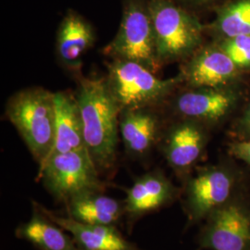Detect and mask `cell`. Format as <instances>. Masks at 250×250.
Segmentation results:
<instances>
[{"mask_svg":"<svg viewBox=\"0 0 250 250\" xmlns=\"http://www.w3.org/2000/svg\"><path fill=\"white\" fill-rule=\"evenodd\" d=\"M75 98L86 150L99 173L107 172L116 163L122 110L104 78H83Z\"/></svg>","mask_w":250,"mask_h":250,"instance_id":"1","label":"cell"},{"mask_svg":"<svg viewBox=\"0 0 250 250\" xmlns=\"http://www.w3.org/2000/svg\"><path fill=\"white\" fill-rule=\"evenodd\" d=\"M249 190L241 171L231 163L199 168L185 181L182 192L188 226L204 222L217 209Z\"/></svg>","mask_w":250,"mask_h":250,"instance_id":"2","label":"cell"},{"mask_svg":"<svg viewBox=\"0 0 250 250\" xmlns=\"http://www.w3.org/2000/svg\"><path fill=\"white\" fill-rule=\"evenodd\" d=\"M6 115L39 167L42 166L53 148L56 123L54 93L41 87L21 90L9 99Z\"/></svg>","mask_w":250,"mask_h":250,"instance_id":"3","label":"cell"},{"mask_svg":"<svg viewBox=\"0 0 250 250\" xmlns=\"http://www.w3.org/2000/svg\"><path fill=\"white\" fill-rule=\"evenodd\" d=\"M148 6L161 64L178 61L197 51L205 26L195 12L174 0H148Z\"/></svg>","mask_w":250,"mask_h":250,"instance_id":"4","label":"cell"},{"mask_svg":"<svg viewBox=\"0 0 250 250\" xmlns=\"http://www.w3.org/2000/svg\"><path fill=\"white\" fill-rule=\"evenodd\" d=\"M106 80L121 110L155 105L182 83L179 76L161 79L143 64L125 60L108 65Z\"/></svg>","mask_w":250,"mask_h":250,"instance_id":"5","label":"cell"},{"mask_svg":"<svg viewBox=\"0 0 250 250\" xmlns=\"http://www.w3.org/2000/svg\"><path fill=\"white\" fill-rule=\"evenodd\" d=\"M87 150L59 153L39 167L38 177L58 202L90 192H104L105 185Z\"/></svg>","mask_w":250,"mask_h":250,"instance_id":"6","label":"cell"},{"mask_svg":"<svg viewBox=\"0 0 250 250\" xmlns=\"http://www.w3.org/2000/svg\"><path fill=\"white\" fill-rule=\"evenodd\" d=\"M114 60L141 63L155 72L160 69L148 0H125L117 35L104 48Z\"/></svg>","mask_w":250,"mask_h":250,"instance_id":"7","label":"cell"},{"mask_svg":"<svg viewBox=\"0 0 250 250\" xmlns=\"http://www.w3.org/2000/svg\"><path fill=\"white\" fill-rule=\"evenodd\" d=\"M197 243L208 250H250V191L209 215Z\"/></svg>","mask_w":250,"mask_h":250,"instance_id":"8","label":"cell"},{"mask_svg":"<svg viewBox=\"0 0 250 250\" xmlns=\"http://www.w3.org/2000/svg\"><path fill=\"white\" fill-rule=\"evenodd\" d=\"M208 135L205 125L183 119L164 134L162 153L170 168L185 181L201 159Z\"/></svg>","mask_w":250,"mask_h":250,"instance_id":"9","label":"cell"},{"mask_svg":"<svg viewBox=\"0 0 250 250\" xmlns=\"http://www.w3.org/2000/svg\"><path fill=\"white\" fill-rule=\"evenodd\" d=\"M182 196V191L161 170L146 172L126 190L125 215L137 221L146 215L170 206Z\"/></svg>","mask_w":250,"mask_h":250,"instance_id":"10","label":"cell"},{"mask_svg":"<svg viewBox=\"0 0 250 250\" xmlns=\"http://www.w3.org/2000/svg\"><path fill=\"white\" fill-rule=\"evenodd\" d=\"M239 71L220 45H211L193 54L179 77L189 88H222L235 80Z\"/></svg>","mask_w":250,"mask_h":250,"instance_id":"11","label":"cell"},{"mask_svg":"<svg viewBox=\"0 0 250 250\" xmlns=\"http://www.w3.org/2000/svg\"><path fill=\"white\" fill-rule=\"evenodd\" d=\"M237 101L236 92L226 87L189 88L175 99L173 107L183 119L211 125L228 115Z\"/></svg>","mask_w":250,"mask_h":250,"instance_id":"12","label":"cell"},{"mask_svg":"<svg viewBox=\"0 0 250 250\" xmlns=\"http://www.w3.org/2000/svg\"><path fill=\"white\" fill-rule=\"evenodd\" d=\"M96 34L89 21L69 9L57 32L56 53L60 63L70 72L81 70L83 57L95 44Z\"/></svg>","mask_w":250,"mask_h":250,"instance_id":"13","label":"cell"},{"mask_svg":"<svg viewBox=\"0 0 250 250\" xmlns=\"http://www.w3.org/2000/svg\"><path fill=\"white\" fill-rule=\"evenodd\" d=\"M37 205L48 218L72 235L81 250H143L125 238L116 226L81 223L68 216H60L39 203Z\"/></svg>","mask_w":250,"mask_h":250,"instance_id":"14","label":"cell"},{"mask_svg":"<svg viewBox=\"0 0 250 250\" xmlns=\"http://www.w3.org/2000/svg\"><path fill=\"white\" fill-rule=\"evenodd\" d=\"M120 135L129 156L135 159L144 158L160 140V120L147 107L122 110Z\"/></svg>","mask_w":250,"mask_h":250,"instance_id":"15","label":"cell"},{"mask_svg":"<svg viewBox=\"0 0 250 250\" xmlns=\"http://www.w3.org/2000/svg\"><path fill=\"white\" fill-rule=\"evenodd\" d=\"M54 100L56 109L55 138L49 157L59 153L86 150L80 108L75 95L57 92L54 93Z\"/></svg>","mask_w":250,"mask_h":250,"instance_id":"16","label":"cell"},{"mask_svg":"<svg viewBox=\"0 0 250 250\" xmlns=\"http://www.w3.org/2000/svg\"><path fill=\"white\" fill-rule=\"evenodd\" d=\"M33 213L30 220L20 224L15 235L32 244L38 250H81L72 235L41 210L36 201H32Z\"/></svg>","mask_w":250,"mask_h":250,"instance_id":"17","label":"cell"},{"mask_svg":"<svg viewBox=\"0 0 250 250\" xmlns=\"http://www.w3.org/2000/svg\"><path fill=\"white\" fill-rule=\"evenodd\" d=\"M65 206L68 217L84 224L116 226L125 215V202L106 196L104 192L82 194Z\"/></svg>","mask_w":250,"mask_h":250,"instance_id":"18","label":"cell"},{"mask_svg":"<svg viewBox=\"0 0 250 250\" xmlns=\"http://www.w3.org/2000/svg\"><path fill=\"white\" fill-rule=\"evenodd\" d=\"M214 12V21L208 28L219 40L250 36V0H230Z\"/></svg>","mask_w":250,"mask_h":250,"instance_id":"19","label":"cell"},{"mask_svg":"<svg viewBox=\"0 0 250 250\" xmlns=\"http://www.w3.org/2000/svg\"><path fill=\"white\" fill-rule=\"evenodd\" d=\"M219 45L240 71L250 69V36L222 39Z\"/></svg>","mask_w":250,"mask_h":250,"instance_id":"20","label":"cell"},{"mask_svg":"<svg viewBox=\"0 0 250 250\" xmlns=\"http://www.w3.org/2000/svg\"><path fill=\"white\" fill-rule=\"evenodd\" d=\"M185 8L195 12L197 10H214L230 0H174Z\"/></svg>","mask_w":250,"mask_h":250,"instance_id":"21","label":"cell"},{"mask_svg":"<svg viewBox=\"0 0 250 250\" xmlns=\"http://www.w3.org/2000/svg\"><path fill=\"white\" fill-rule=\"evenodd\" d=\"M229 152L233 158L246 163L250 169V139L233 141L229 146Z\"/></svg>","mask_w":250,"mask_h":250,"instance_id":"22","label":"cell"},{"mask_svg":"<svg viewBox=\"0 0 250 250\" xmlns=\"http://www.w3.org/2000/svg\"><path fill=\"white\" fill-rule=\"evenodd\" d=\"M235 134L238 136L236 140L250 139V102L236 125Z\"/></svg>","mask_w":250,"mask_h":250,"instance_id":"23","label":"cell"}]
</instances>
